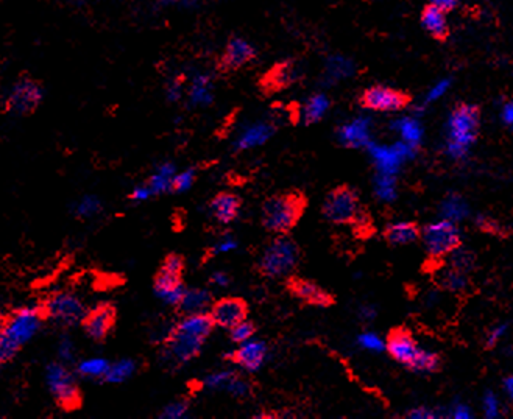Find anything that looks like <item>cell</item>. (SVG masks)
Returning <instances> with one entry per match:
<instances>
[{"label":"cell","instance_id":"obj_1","mask_svg":"<svg viewBox=\"0 0 513 419\" xmlns=\"http://www.w3.org/2000/svg\"><path fill=\"white\" fill-rule=\"evenodd\" d=\"M214 328L215 323L209 312L183 317L164 338V348L175 362H189L200 354L201 346Z\"/></svg>","mask_w":513,"mask_h":419},{"label":"cell","instance_id":"obj_2","mask_svg":"<svg viewBox=\"0 0 513 419\" xmlns=\"http://www.w3.org/2000/svg\"><path fill=\"white\" fill-rule=\"evenodd\" d=\"M306 206V196L298 190L275 194L262 203L261 223L269 232L289 234L298 225Z\"/></svg>","mask_w":513,"mask_h":419},{"label":"cell","instance_id":"obj_3","mask_svg":"<svg viewBox=\"0 0 513 419\" xmlns=\"http://www.w3.org/2000/svg\"><path fill=\"white\" fill-rule=\"evenodd\" d=\"M386 349L393 360L407 366L415 373H432L438 369L440 359L435 353L420 346L411 332L397 329L388 335Z\"/></svg>","mask_w":513,"mask_h":419},{"label":"cell","instance_id":"obj_4","mask_svg":"<svg viewBox=\"0 0 513 419\" xmlns=\"http://www.w3.org/2000/svg\"><path fill=\"white\" fill-rule=\"evenodd\" d=\"M300 248L287 234H276V237L265 246L258 262L259 274L269 279L289 277L298 267Z\"/></svg>","mask_w":513,"mask_h":419},{"label":"cell","instance_id":"obj_5","mask_svg":"<svg viewBox=\"0 0 513 419\" xmlns=\"http://www.w3.org/2000/svg\"><path fill=\"white\" fill-rule=\"evenodd\" d=\"M480 114L474 104H459L449 115L448 122V145L449 156L454 159L463 158L469 147L474 144L479 131Z\"/></svg>","mask_w":513,"mask_h":419},{"label":"cell","instance_id":"obj_6","mask_svg":"<svg viewBox=\"0 0 513 419\" xmlns=\"http://www.w3.org/2000/svg\"><path fill=\"white\" fill-rule=\"evenodd\" d=\"M325 218L334 225H351L363 220V209L359 195L350 186H339L332 189L325 198L321 207Z\"/></svg>","mask_w":513,"mask_h":419},{"label":"cell","instance_id":"obj_7","mask_svg":"<svg viewBox=\"0 0 513 419\" xmlns=\"http://www.w3.org/2000/svg\"><path fill=\"white\" fill-rule=\"evenodd\" d=\"M41 315L44 322H53L64 328L82 324V319L86 315V307L75 295L60 292L47 297L41 304H38Z\"/></svg>","mask_w":513,"mask_h":419},{"label":"cell","instance_id":"obj_8","mask_svg":"<svg viewBox=\"0 0 513 419\" xmlns=\"http://www.w3.org/2000/svg\"><path fill=\"white\" fill-rule=\"evenodd\" d=\"M44 98V89L38 80L24 72L16 80L10 95L3 103V113L16 115H32Z\"/></svg>","mask_w":513,"mask_h":419},{"label":"cell","instance_id":"obj_9","mask_svg":"<svg viewBox=\"0 0 513 419\" xmlns=\"http://www.w3.org/2000/svg\"><path fill=\"white\" fill-rule=\"evenodd\" d=\"M422 240L431 259L448 257L460 246L462 237L459 227L453 220L443 218L423 227Z\"/></svg>","mask_w":513,"mask_h":419},{"label":"cell","instance_id":"obj_10","mask_svg":"<svg viewBox=\"0 0 513 419\" xmlns=\"http://www.w3.org/2000/svg\"><path fill=\"white\" fill-rule=\"evenodd\" d=\"M186 270L184 265V259L180 254H172L165 256L163 263H161L159 270L154 274L153 284L154 290L159 295L161 298H164L167 303L177 304L181 299L184 293L183 287V274Z\"/></svg>","mask_w":513,"mask_h":419},{"label":"cell","instance_id":"obj_11","mask_svg":"<svg viewBox=\"0 0 513 419\" xmlns=\"http://www.w3.org/2000/svg\"><path fill=\"white\" fill-rule=\"evenodd\" d=\"M47 382L55 402L64 411H75L83 404V396L75 379L64 366L52 365L47 371Z\"/></svg>","mask_w":513,"mask_h":419},{"label":"cell","instance_id":"obj_12","mask_svg":"<svg viewBox=\"0 0 513 419\" xmlns=\"http://www.w3.org/2000/svg\"><path fill=\"white\" fill-rule=\"evenodd\" d=\"M41 322H44V319H42L38 306L33 307V309H28V307L16 309L10 313H5L2 317L0 335L8 337L22 346V343L27 342L35 334Z\"/></svg>","mask_w":513,"mask_h":419},{"label":"cell","instance_id":"obj_13","mask_svg":"<svg viewBox=\"0 0 513 419\" xmlns=\"http://www.w3.org/2000/svg\"><path fill=\"white\" fill-rule=\"evenodd\" d=\"M359 102L363 108L376 113H397L407 106L409 97L398 89L376 84L362 92Z\"/></svg>","mask_w":513,"mask_h":419},{"label":"cell","instance_id":"obj_14","mask_svg":"<svg viewBox=\"0 0 513 419\" xmlns=\"http://www.w3.org/2000/svg\"><path fill=\"white\" fill-rule=\"evenodd\" d=\"M256 57L258 53L255 47L239 36H231L217 61V71L224 75H228V73L237 72L246 64H250L251 61L256 59Z\"/></svg>","mask_w":513,"mask_h":419},{"label":"cell","instance_id":"obj_15","mask_svg":"<svg viewBox=\"0 0 513 419\" xmlns=\"http://www.w3.org/2000/svg\"><path fill=\"white\" fill-rule=\"evenodd\" d=\"M117 322V309L111 303H100L86 312L82 319V328L86 335L96 342H103Z\"/></svg>","mask_w":513,"mask_h":419},{"label":"cell","instance_id":"obj_16","mask_svg":"<svg viewBox=\"0 0 513 419\" xmlns=\"http://www.w3.org/2000/svg\"><path fill=\"white\" fill-rule=\"evenodd\" d=\"M250 307L244 298L225 297L211 304L209 315L213 317L215 326L224 329H233L234 326L245 322L249 318Z\"/></svg>","mask_w":513,"mask_h":419},{"label":"cell","instance_id":"obj_17","mask_svg":"<svg viewBox=\"0 0 513 419\" xmlns=\"http://www.w3.org/2000/svg\"><path fill=\"white\" fill-rule=\"evenodd\" d=\"M286 288L294 298L309 306L330 307L336 303V299H334L330 292L325 290L323 287H320L317 282L305 279V277L294 274L289 276L286 281Z\"/></svg>","mask_w":513,"mask_h":419},{"label":"cell","instance_id":"obj_18","mask_svg":"<svg viewBox=\"0 0 513 419\" xmlns=\"http://www.w3.org/2000/svg\"><path fill=\"white\" fill-rule=\"evenodd\" d=\"M298 77V69H296L295 61L286 59L281 63H276L259 78L258 86L264 95H273L287 89L296 82Z\"/></svg>","mask_w":513,"mask_h":419},{"label":"cell","instance_id":"obj_19","mask_svg":"<svg viewBox=\"0 0 513 419\" xmlns=\"http://www.w3.org/2000/svg\"><path fill=\"white\" fill-rule=\"evenodd\" d=\"M370 151H372V156L375 159L376 165L379 167L381 174L395 175L399 170V165L412 155L413 147L407 145L404 142L397 144L393 147L373 145L372 149H370Z\"/></svg>","mask_w":513,"mask_h":419},{"label":"cell","instance_id":"obj_20","mask_svg":"<svg viewBox=\"0 0 513 419\" xmlns=\"http://www.w3.org/2000/svg\"><path fill=\"white\" fill-rule=\"evenodd\" d=\"M265 355H267V346L262 342L249 340L245 343H240V346L236 351H233L231 354H228L225 359L249 369V371H256V369L262 366Z\"/></svg>","mask_w":513,"mask_h":419},{"label":"cell","instance_id":"obj_21","mask_svg":"<svg viewBox=\"0 0 513 419\" xmlns=\"http://www.w3.org/2000/svg\"><path fill=\"white\" fill-rule=\"evenodd\" d=\"M240 207H242V200L231 192H220L209 201V209L214 218L222 225H230L231 221L236 220Z\"/></svg>","mask_w":513,"mask_h":419},{"label":"cell","instance_id":"obj_22","mask_svg":"<svg viewBox=\"0 0 513 419\" xmlns=\"http://www.w3.org/2000/svg\"><path fill=\"white\" fill-rule=\"evenodd\" d=\"M447 11L434 7V5H428L422 13V26L428 32L432 38L444 39L449 33L448 21H447Z\"/></svg>","mask_w":513,"mask_h":419},{"label":"cell","instance_id":"obj_23","mask_svg":"<svg viewBox=\"0 0 513 419\" xmlns=\"http://www.w3.org/2000/svg\"><path fill=\"white\" fill-rule=\"evenodd\" d=\"M211 303V295L206 290L194 288V290H184L181 299L175 304V309L183 317L192 315V313L205 312L206 307Z\"/></svg>","mask_w":513,"mask_h":419},{"label":"cell","instance_id":"obj_24","mask_svg":"<svg viewBox=\"0 0 513 419\" xmlns=\"http://www.w3.org/2000/svg\"><path fill=\"white\" fill-rule=\"evenodd\" d=\"M384 236L387 242L392 245H409L422 237V232L412 221H395V223L387 225Z\"/></svg>","mask_w":513,"mask_h":419},{"label":"cell","instance_id":"obj_25","mask_svg":"<svg viewBox=\"0 0 513 419\" xmlns=\"http://www.w3.org/2000/svg\"><path fill=\"white\" fill-rule=\"evenodd\" d=\"M342 140L351 147H362L370 140V123L366 119H357L342 128Z\"/></svg>","mask_w":513,"mask_h":419},{"label":"cell","instance_id":"obj_26","mask_svg":"<svg viewBox=\"0 0 513 419\" xmlns=\"http://www.w3.org/2000/svg\"><path fill=\"white\" fill-rule=\"evenodd\" d=\"M438 277V284L440 287L447 288L449 292H462L465 290L468 286V279H467V273L465 271H460L451 265H447V267L440 270V273L437 274Z\"/></svg>","mask_w":513,"mask_h":419},{"label":"cell","instance_id":"obj_27","mask_svg":"<svg viewBox=\"0 0 513 419\" xmlns=\"http://www.w3.org/2000/svg\"><path fill=\"white\" fill-rule=\"evenodd\" d=\"M393 127L399 133L401 138H403L404 144L413 147V149H415V147L420 144V140H422V136H423L422 125H420L418 120L412 119V117H403V119H398L393 123Z\"/></svg>","mask_w":513,"mask_h":419},{"label":"cell","instance_id":"obj_28","mask_svg":"<svg viewBox=\"0 0 513 419\" xmlns=\"http://www.w3.org/2000/svg\"><path fill=\"white\" fill-rule=\"evenodd\" d=\"M330 109V100L325 94H314L305 104V109H303V117H305V122L307 125L311 123H317L321 120V117L326 114V111Z\"/></svg>","mask_w":513,"mask_h":419},{"label":"cell","instance_id":"obj_29","mask_svg":"<svg viewBox=\"0 0 513 419\" xmlns=\"http://www.w3.org/2000/svg\"><path fill=\"white\" fill-rule=\"evenodd\" d=\"M474 261H476V256L473 254V252L467 251V250H460V246L448 256V265L460 271H465V273H468V271L474 267Z\"/></svg>","mask_w":513,"mask_h":419},{"label":"cell","instance_id":"obj_30","mask_svg":"<svg viewBox=\"0 0 513 419\" xmlns=\"http://www.w3.org/2000/svg\"><path fill=\"white\" fill-rule=\"evenodd\" d=\"M442 212H443L444 218L453 220V221H459L467 215V205L462 198H459V196L454 195V196H451V198H448L447 201L443 203Z\"/></svg>","mask_w":513,"mask_h":419},{"label":"cell","instance_id":"obj_31","mask_svg":"<svg viewBox=\"0 0 513 419\" xmlns=\"http://www.w3.org/2000/svg\"><path fill=\"white\" fill-rule=\"evenodd\" d=\"M256 330H258L256 323L250 322V319H245V322L239 323L237 326H234L233 329H230V338L234 343H245L256 334Z\"/></svg>","mask_w":513,"mask_h":419},{"label":"cell","instance_id":"obj_32","mask_svg":"<svg viewBox=\"0 0 513 419\" xmlns=\"http://www.w3.org/2000/svg\"><path fill=\"white\" fill-rule=\"evenodd\" d=\"M376 194L379 195V198L390 201L395 198V194H397V187H395V178L393 175H387V174H381L378 178V183H376Z\"/></svg>","mask_w":513,"mask_h":419},{"label":"cell","instance_id":"obj_33","mask_svg":"<svg viewBox=\"0 0 513 419\" xmlns=\"http://www.w3.org/2000/svg\"><path fill=\"white\" fill-rule=\"evenodd\" d=\"M357 342H359V344L363 349L373 351V353H379V351L386 348L384 340H382L379 335L373 334V332H367V334H362Z\"/></svg>","mask_w":513,"mask_h":419},{"label":"cell","instance_id":"obj_34","mask_svg":"<svg viewBox=\"0 0 513 419\" xmlns=\"http://www.w3.org/2000/svg\"><path fill=\"white\" fill-rule=\"evenodd\" d=\"M451 86V82L449 80H440V82H437L432 88L429 89L428 95H426V103H432L438 100V98L443 97L444 94H447L448 89Z\"/></svg>","mask_w":513,"mask_h":419},{"label":"cell","instance_id":"obj_35","mask_svg":"<svg viewBox=\"0 0 513 419\" xmlns=\"http://www.w3.org/2000/svg\"><path fill=\"white\" fill-rule=\"evenodd\" d=\"M107 368H108L107 363L103 360H91L80 366V373L86 375H100L107 371Z\"/></svg>","mask_w":513,"mask_h":419},{"label":"cell","instance_id":"obj_36","mask_svg":"<svg viewBox=\"0 0 513 419\" xmlns=\"http://www.w3.org/2000/svg\"><path fill=\"white\" fill-rule=\"evenodd\" d=\"M484 411L488 418H496L501 411L498 398L493 393H487L484 398Z\"/></svg>","mask_w":513,"mask_h":419},{"label":"cell","instance_id":"obj_37","mask_svg":"<svg viewBox=\"0 0 513 419\" xmlns=\"http://www.w3.org/2000/svg\"><path fill=\"white\" fill-rule=\"evenodd\" d=\"M507 334V324H499L496 328L490 330V334L487 337V348L496 346L499 340H503V337Z\"/></svg>","mask_w":513,"mask_h":419},{"label":"cell","instance_id":"obj_38","mask_svg":"<svg viewBox=\"0 0 513 419\" xmlns=\"http://www.w3.org/2000/svg\"><path fill=\"white\" fill-rule=\"evenodd\" d=\"M192 176H194V175L190 174V171H189V174H186V175H180V176H177V178H175V181L172 183V187L177 189V190L189 187V184L192 183Z\"/></svg>","mask_w":513,"mask_h":419},{"label":"cell","instance_id":"obj_39","mask_svg":"<svg viewBox=\"0 0 513 419\" xmlns=\"http://www.w3.org/2000/svg\"><path fill=\"white\" fill-rule=\"evenodd\" d=\"M431 5L443 11H451L459 5V0H431Z\"/></svg>","mask_w":513,"mask_h":419},{"label":"cell","instance_id":"obj_40","mask_svg":"<svg viewBox=\"0 0 513 419\" xmlns=\"http://www.w3.org/2000/svg\"><path fill=\"white\" fill-rule=\"evenodd\" d=\"M453 415H454V418H459V419L471 418V410H469L465 404H457L454 411H453Z\"/></svg>","mask_w":513,"mask_h":419},{"label":"cell","instance_id":"obj_41","mask_svg":"<svg viewBox=\"0 0 513 419\" xmlns=\"http://www.w3.org/2000/svg\"><path fill=\"white\" fill-rule=\"evenodd\" d=\"M503 119L507 125L513 127V100L509 102L503 109Z\"/></svg>","mask_w":513,"mask_h":419},{"label":"cell","instance_id":"obj_42","mask_svg":"<svg viewBox=\"0 0 513 419\" xmlns=\"http://www.w3.org/2000/svg\"><path fill=\"white\" fill-rule=\"evenodd\" d=\"M411 416H412V418H431L432 415H431V411H429V410H426V409H417V410L411 411Z\"/></svg>","mask_w":513,"mask_h":419},{"label":"cell","instance_id":"obj_43","mask_svg":"<svg viewBox=\"0 0 513 419\" xmlns=\"http://www.w3.org/2000/svg\"><path fill=\"white\" fill-rule=\"evenodd\" d=\"M504 387H505L507 396H509L510 400L513 402V378H507L505 382H504Z\"/></svg>","mask_w":513,"mask_h":419},{"label":"cell","instance_id":"obj_44","mask_svg":"<svg viewBox=\"0 0 513 419\" xmlns=\"http://www.w3.org/2000/svg\"><path fill=\"white\" fill-rule=\"evenodd\" d=\"M361 313H362V318H367V319H373L376 315V312L373 309H368V307L367 309H363Z\"/></svg>","mask_w":513,"mask_h":419}]
</instances>
